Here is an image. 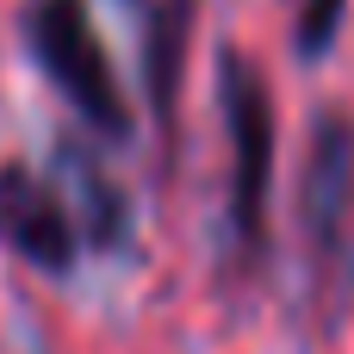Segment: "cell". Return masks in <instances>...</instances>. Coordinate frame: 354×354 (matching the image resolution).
<instances>
[{
  "instance_id": "cell-1",
  "label": "cell",
  "mask_w": 354,
  "mask_h": 354,
  "mask_svg": "<svg viewBox=\"0 0 354 354\" xmlns=\"http://www.w3.org/2000/svg\"><path fill=\"white\" fill-rule=\"evenodd\" d=\"M299 249L311 317L336 336L354 305V112L324 106L299 168Z\"/></svg>"
},
{
  "instance_id": "cell-2",
  "label": "cell",
  "mask_w": 354,
  "mask_h": 354,
  "mask_svg": "<svg viewBox=\"0 0 354 354\" xmlns=\"http://www.w3.org/2000/svg\"><path fill=\"white\" fill-rule=\"evenodd\" d=\"M218 106H224V137H230V199H224V230H230V268L255 274L268 261V205H274V149H280V118L261 68L243 50L218 56Z\"/></svg>"
},
{
  "instance_id": "cell-3",
  "label": "cell",
  "mask_w": 354,
  "mask_h": 354,
  "mask_svg": "<svg viewBox=\"0 0 354 354\" xmlns=\"http://www.w3.org/2000/svg\"><path fill=\"white\" fill-rule=\"evenodd\" d=\"M25 44H31L37 68L50 75V87L81 112V124H93L112 143L131 137V100L118 87V68L100 44L87 0H31L25 6Z\"/></svg>"
},
{
  "instance_id": "cell-4",
  "label": "cell",
  "mask_w": 354,
  "mask_h": 354,
  "mask_svg": "<svg viewBox=\"0 0 354 354\" xmlns=\"http://www.w3.org/2000/svg\"><path fill=\"white\" fill-rule=\"evenodd\" d=\"M0 243L19 261H31L37 274H68L75 249H81L62 193L50 180H37L31 168H19V162L0 168Z\"/></svg>"
},
{
  "instance_id": "cell-5",
  "label": "cell",
  "mask_w": 354,
  "mask_h": 354,
  "mask_svg": "<svg viewBox=\"0 0 354 354\" xmlns=\"http://www.w3.org/2000/svg\"><path fill=\"white\" fill-rule=\"evenodd\" d=\"M62 180H68V193L62 187L56 193H62V205L75 218V236L93 243V249H124L131 243V205H124L118 180L75 143H62Z\"/></svg>"
},
{
  "instance_id": "cell-6",
  "label": "cell",
  "mask_w": 354,
  "mask_h": 354,
  "mask_svg": "<svg viewBox=\"0 0 354 354\" xmlns=\"http://www.w3.org/2000/svg\"><path fill=\"white\" fill-rule=\"evenodd\" d=\"M193 12H199V0H156L149 31H143V87H149V112H156V124H162V131H174Z\"/></svg>"
},
{
  "instance_id": "cell-7",
  "label": "cell",
  "mask_w": 354,
  "mask_h": 354,
  "mask_svg": "<svg viewBox=\"0 0 354 354\" xmlns=\"http://www.w3.org/2000/svg\"><path fill=\"white\" fill-rule=\"evenodd\" d=\"M342 12H348V0H299V25H292V50H299V62H324V56L336 50Z\"/></svg>"
}]
</instances>
